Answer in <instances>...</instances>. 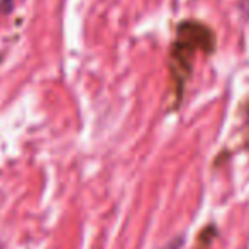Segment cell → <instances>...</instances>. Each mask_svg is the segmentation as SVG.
Listing matches in <instances>:
<instances>
[{
  "label": "cell",
  "instance_id": "6da1fadb",
  "mask_svg": "<svg viewBox=\"0 0 249 249\" xmlns=\"http://www.w3.org/2000/svg\"><path fill=\"white\" fill-rule=\"evenodd\" d=\"M215 50L217 34L209 24L198 19H183L178 24L168 51V112H177L183 104L187 85L192 78L198 54L212 56Z\"/></svg>",
  "mask_w": 249,
  "mask_h": 249
},
{
  "label": "cell",
  "instance_id": "7a4b0ae2",
  "mask_svg": "<svg viewBox=\"0 0 249 249\" xmlns=\"http://www.w3.org/2000/svg\"><path fill=\"white\" fill-rule=\"evenodd\" d=\"M217 236H219V231L213 224L205 226L197 237V249H212V244L217 239Z\"/></svg>",
  "mask_w": 249,
  "mask_h": 249
},
{
  "label": "cell",
  "instance_id": "3957f363",
  "mask_svg": "<svg viewBox=\"0 0 249 249\" xmlns=\"http://www.w3.org/2000/svg\"><path fill=\"white\" fill-rule=\"evenodd\" d=\"M237 9L246 19H249V0H237Z\"/></svg>",
  "mask_w": 249,
  "mask_h": 249
}]
</instances>
